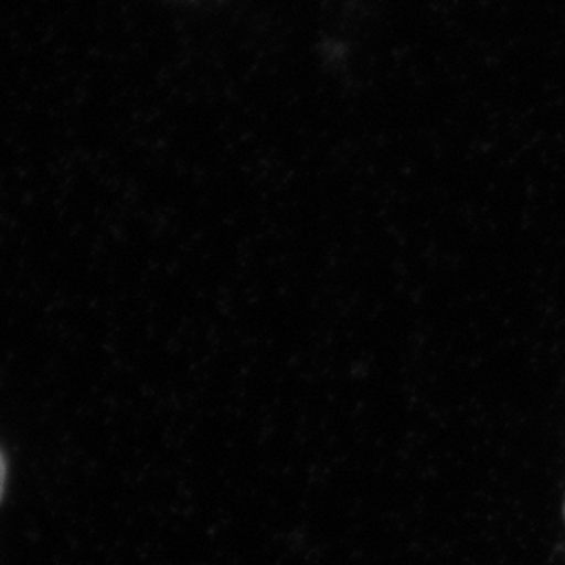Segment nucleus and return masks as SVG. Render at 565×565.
<instances>
[{
    "instance_id": "f257e3e1",
    "label": "nucleus",
    "mask_w": 565,
    "mask_h": 565,
    "mask_svg": "<svg viewBox=\"0 0 565 565\" xmlns=\"http://www.w3.org/2000/svg\"><path fill=\"white\" fill-rule=\"evenodd\" d=\"M4 486H6V461L4 456L0 452V500H2V494H4Z\"/></svg>"
}]
</instances>
